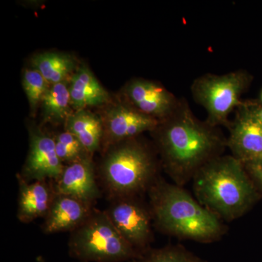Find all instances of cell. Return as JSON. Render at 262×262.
I'll use <instances>...</instances> for the list:
<instances>
[{"label":"cell","mask_w":262,"mask_h":262,"mask_svg":"<svg viewBox=\"0 0 262 262\" xmlns=\"http://www.w3.org/2000/svg\"><path fill=\"white\" fill-rule=\"evenodd\" d=\"M150 134L162 168L180 187L227 148V138L220 127L199 120L184 98Z\"/></svg>","instance_id":"obj_1"},{"label":"cell","mask_w":262,"mask_h":262,"mask_svg":"<svg viewBox=\"0 0 262 262\" xmlns=\"http://www.w3.org/2000/svg\"><path fill=\"white\" fill-rule=\"evenodd\" d=\"M147 194L153 225L162 233L201 244L216 242L227 233L223 221L184 187L160 177Z\"/></svg>","instance_id":"obj_2"},{"label":"cell","mask_w":262,"mask_h":262,"mask_svg":"<svg viewBox=\"0 0 262 262\" xmlns=\"http://www.w3.org/2000/svg\"><path fill=\"white\" fill-rule=\"evenodd\" d=\"M162 169L154 144L141 136L101 151L96 174L103 195L111 201L147 193L160 178Z\"/></svg>","instance_id":"obj_3"},{"label":"cell","mask_w":262,"mask_h":262,"mask_svg":"<svg viewBox=\"0 0 262 262\" xmlns=\"http://www.w3.org/2000/svg\"><path fill=\"white\" fill-rule=\"evenodd\" d=\"M192 182L194 198L223 222L238 220L261 198L244 164L232 155L211 160Z\"/></svg>","instance_id":"obj_4"},{"label":"cell","mask_w":262,"mask_h":262,"mask_svg":"<svg viewBox=\"0 0 262 262\" xmlns=\"http://www.w3.org/2000/svg\"><path fill=\"white\" fill-rule=\"evenodd\" d=\"M69 254L80 262L130 261L141 254L123 238L104 211L94 208L70 234Z\"/></svg>","instance_id":"obj_5"},{"label":"cell","mask_w":262,"mask_h":262,"mask_svg":"<svg viewBox=\"0 0 262 262\" xmlns=\"http://www.w3.org/2000/svg\"><path fill=\"white\" fill-rule=\"evenodd\" d=\"M253 76L244 70L224 75L207 73L196 77L190 91L195 103L206 110V121L212 126L229 128V115L244 103L241 96L247 91Z\"/></svg>","instance_id":"obj_6"},{"label":"cell","mask_w":262,"mask_h":262,"mask_svg":"<svg viewBox=\"0 0 262 262\" xmlns=\"http://www.w3.org/2000/svg\"><path fill=\"white\" fill-rule=\"evenodd\" d=\"M108 202L103 211L123 238L138 252L149 249L154 237L149 203L141 196H124Z\"/></svg>","instance_id":"obj_7"},{"label":"cell","mask_w":262,"mask_h":262,"mask_svg":"<svg viewBox=\"0 0 262 262\" xmlns=\"http://www.w3.org/2000/svg\"><path fill=\"white\" fill-rule=\"evenodd\" d=\"M100 116L103 125V139L101 151L120 141L152 132L159 121L132 107L122 100L103 106Z\"/></svg>","instance_id":"obj_8"},{"label":"cell","mask_w":262,"mask_h":262,"mask_svg":"<svg viewBox=\"0 0 262 262\" xmlns=\"http://www.w3.org/2000/svg\"><path fill=\"white\" fill-rule=\"evenodd\" d=\"M27 129L28 155L19 175L28 182L57 180L64 165L57 155L53 135L34 122L27 124Z\"/></svg>","instance_id":"obj_9"},{"label":"cell","mask_w":262,"mask_h":262,"mask_svg":"<svg viewBox=\"0 0 262 262\" xmlns=\"http://www.w3.org/2000/svg\"><path fill=\"white\" fill-rule=\"evenodd\" d=\"M120 99L138 111L161 121L178 106L177 97L157 81L136 77L126 82L120 93Z\"/></svg>","instance_id":"obj_10"},{"label":"cell","mask_w":262,"mask_h":262,"mask_svg":"<svg viewBox=\"0 0 262 262\" xmlns=\"http://www.w3.org/2000/svg\"><path fill=\"white\" fill-rule=\"evenodd\" d=\"M227 148L243 164L262 160V124L253 111V101H244L236 110L229 127Z\"/></svg>","instance_id":"obj_11"},{"label":"cell","mask_w":262,"mask_h":262,"mask_svg":"<svg viewBox=\"0 0 262 262\" xmlns=\"http://www.w3.org/2000/svg\"><path fill=\"white\" fill-rule=\"evenodd\" d=\"M54 182L58 194L73 196L92 206L103 195L94 158L64 165L61 176Z\"/></svg>","instance_id":"obj_12"},{"label":"cell","mask_w":262,"mask_h":262,"mask_svg":"<svg viewBox=\"0 0 262 262\" xmlns=\"http://www.w3.org/2000/svg\"><path fill=\"white\" fill-rule=\"evenodd\" d=\"M18 184V209L19 222L29 224L47 214L57 192L53 180L28 182L17 174Z\"/></svg>","instance_id":"obj_13"},{"label":"cell","mask_w":262,"mask_h":262,"mask_svg":"<svg viewBox=\"0 0 262 262\" xmlns=\"http://www.w3.org/2000/svg\"><path fill=\"white\" fill-rule=\"evenodd\" d=\"M94 208V206L73 196L57 193L49 211L43 218L42 232L70 233L89 218Z\"/></svg>","instance_id":"obj_14"},{"label":"cell","mask_w":262,"mask_h":262,"mask_svg":"<svg viewBox=\"0 0 262 262\" xmlns=\"http://www.w3.org/2000/svg\"><path fill=\"white\" fill-rule=\"evenodd\" d=\"M71 103L74 111L92 106H103L112 98L85 63L79 65L69 81Z\"/></svg>","instance_id":"obj_15"},{"label":"cell","mask_w":262,"mask_h":262,"mask_svg":"<svg viewBox=\"0 0 262 262\" xmlns=\"http://www.w3.org/2000/svg\"><path fill=\"white\" fill-rule=\"evenodd\" d=\"M63 128L75 136L92 156L101 149L103 125L100 115L88 108L76 110L67 119Z\"/></svg>","instance_id":"obj_16"},{"label":"cell","mask_w":262,"mask_h":262,"mask_svg":"<svg viewBox=\"0 0 262 262\" xmlns=\"http://www.w3.org/2000/svg\"><path fill=\"white\" fill-rule=\"evenodd\" d=\"M30 62L32 68L50 84L68 82L80 65L75 57L61 52L38 53L32 57Z\"/></svg>","instance_id":"obj_17"},{"label":"cell","mask_w":262,"mask_h":262,"mask_svg":"<svg viewBox=\"0 0 262 262\" xmlns=\"http://www.w3.org/2000/svg\"><path fill=\"white\" fill-rule=\"evenodd\" d=\"M39 107L43 123L64 126L67 119L74 112L71 103L69 81L51 84Z\"/></svg>","instance_id":"obj_18"},{"label":"cell","mask_w":262,"mask_h":262,"mask_svg":"<svg viewBox=\"0 0 262 262\" xmlns=\"http://www.w3.org/2000/svg\"><path fill=\"white\" fill-rule=\"evenodd\" d=\"M129 262H208L182 245H169L160 248H150Z\"/></svg>","instance_id":"obj_19"},{"label":"cell","mask_w":262,"mask_h":262,"mask_svg":"<svg viewBox=\"0 0 262 262\" xmlns=\"http://www.w3.org/2000/svg\"><path fill=\"white\" fill-rule=\"evenodd\" d=\"M58 158L63 165L76 163L80 160L94 158L81 144L75 136L63 128L53 135Z\"/></svg>","instance_id":"obj_20"},{"label":"cell","mask_w":262,"mask_h":262,"mask_svg":"<svg viewBox=\"0 0 262 262\" xmlns=\"http://www.w3.org/2000/svg\"><path fill=\"white\" fill-rule=\"evenodd\" d=\"M22 85L29 101L31 113L34 116L51 84L38 71L32 68L24 71Z\"/></svg>","instance_id":"obj_21"},{"label":"cell","mask_w":262,"mask_h":262,"mask_svg":"<svg viewBox=\"0 0 262 262\" xmlns=\"http://www.w3.org/2000/svg\"><path fill=\"white\" fill-rule=\"evenodd\" d=\"M245 169L262 198V160L244 164Z\"/></svg>","instance_id":"obj_22"},{"label":"cell","mask_w":262,"mask_h":262,"mask_svg":"<svg viewBox=\"0 0 262 262\" xmlns=\"http://www.w3.org/2000/svg\"><path fill=\"white\" fill-rule=\"evenodd\" d=\"M253 111L258 121L262 124V106H260L258 103L253 101Z\"/></svg>","instance_id":"obj_23"},{"label":"cell","mask_w":262,"mask_h":262,"mask_svg":"<svg viewBox=\"0 0 262 262\" xmlns=\"http://www.w3.org/2000/svg\"><path fill=\"white\" fill-rule=\"evenodd\" d=\"M260 101H261V102L262 103V91L261 92V94H260Z\"/></svg>","instance_id":"obj_24"},{"label":"cell","mask_w":262,"mask_h":262,"mask_svg":"<svg viewBox=\"0 0 262 262\" xmlns=\"http://www.w3.org/2000/svg\"><path fill=\"white\" fill-rule=\"evenodd\" d=\"M77 262H80V261H77Z\"/></svg>","instance_id":"obj_25"}]
</instances>
